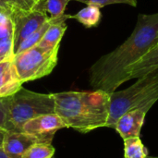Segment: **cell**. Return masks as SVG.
Returning a JSON list of instances; mask_svg holds the SVG:
<instances>
[{"mask_svg":"<svg viewBox=\"0 0 158 158\" xmlns=\"http://www.w3.org/2000/svg\"><path fill=\"white\" fill-rule=\"evenodd\" d=\"M158 12L139 14L135 28L128 39L116 49L102 56L89 69L93 90L111 94L124 83L126 71L156 44Z\"/></svg>","mask_w":158,"mask_h":158,"instance_id":"1","label":"cell"},{"mask_svg":"<svg viewBox=\"0 0 158 158\" xmlns=\"http://www.w3.org/2000/svg\"><path fill=\"white\" fill-rule=\"evenodd\" d=\"M55 114L66 125L81 133L106 128L109 115V94L93 90L53 94Z\"/></svg>","mask_w":158,"mask_h":158,"instance_id":"2","label":"cell"},{"mask_svg":"<svg viewBox=\"0 0 158 158\" xmlns=\"http://www.w3.org/2000/svg\"><path fill=\"white\" fill-rule=\"evenodd\" d=\"M158 96V69L137 79L130 87L109 94V115L106 128L114 129L118 119L127 111Z\"/></svg>","mask_w":158,"mask_h":158,"instance_id":"3","label":"cell"},{"mask_svg":"<svg viewBox=\"0 0 158 158\" xmlns=\"http://www.w3.org/2000/svg\"><path fill=\"white\" fill-rule=\"evenodd\" d=\"M53 113H55L53 94H39L22 87L11 96L6 131H20L21 127L27 121Z\"/></svg>","mask_w":158,"mask_h":158,"instance_id":"4","label":"cell"},{"mask_svg":"<svg viewBox=\"0 0 158 158\" xmlns=\"http://www.w3.org/2000/svg\"><path fill=\"white\" fill-rule=\"evenodd\" d=\"M59 46L43 48L38 45L16 54L13 63L19 81H34L49 75L57 64Z\"/></svg>","mask_w":158,"mask_h":158,"instance_id":"5","label":"cell"},{"mask_svg":"<svg viewBox=\"0 0 158 158\" xmlns=\"http://www.w3.org/2000/svg\"><path fill=\"white\" fill-rule=\"evenodd\" d=\"M14 25V53L27 37L36 31L49 19L44 9V0H41L37 6L29 11L14 9L10 15Z\"/></svg>","mask_w":158,"mask_h":158,"instance_id":"6","label":"cell"},{"mask_svg":"<svg viewBox=\"0 0 158 158\" xmlns=\"http://www.w3.org/2000/svg\"><path fill=\"white\" fill-rule=\"evenodd\" d=\"M157 101L158 96H154L139 106L127 111L118 119L114 130L119 134L122 140L129 137L140 136L146 115Z\"/></svg>","mask_w":158,"mask_h":158,"instance_id":"7","label":"cell"},{"mask_svg":"<svg viewBox=\"0 0 158 158\" xmlns=\"http://www.w3.org/2000/svg\"><path fill=\"white\" fill-rule=\"evenodd\" d=\"M66 125L63 120L55 113L43 115L32 118L21 127L20 131L35 136L41 143H52L54 135L61 129H65Z\"/></svg>","mask_w":158,"mask_h":158,"instance_id":"8","label":"cell"},{"mask_svg":"<svg viewBox=\"0 0 158 158\" xmlns=\"http://www.w3.org/2000/svg\"><path fill=\"white\" fill-rule=\"evenodd\" d=\"M41 143L35 136L21 131H6L2 148L4 151L15 158H20L21 156L33 144Z\"/></svg>","mask_w":158,"mask_h":158,"instance_id":"9","label":"cell"},{"mask_svg":"<svg viewBox=\"0 0 158 158\" xmlns=\"http://www.w3.org/2000/svg\"><path fill=\"white\" fill-rule=\"evenodd\" d=\"M156 69H158V44L154 45L138 62L128 69L124 77V83L133 79L142 78Z\"/></svg>","mask_w":158,"mask_h":158,"instance_id":"10","label":"cell"},{"mask_svg":"<svg viewBox=\"0 0 158 158\" xmlns=\"http://www.w3.org/2000/svg\"><path fill=\"white\" fill-rule=\"evenodd\" d=\"M13 59L0 63V97H9L14 95L22 88Z\"/></svg>","mask_w":158,"mask_h":158,"instance_id":"11","label":"cell"},{"mask_svg":"<svg viewBox=\"0 0 158 158\" xmlns=\"http://www.w3.org/2000/svg\"><path fill=\"white\" fill-rule=\"evenodd\" d=\"M70 15L64 14L62 17L55 19V21L50 25L44 36L41 40V42L37 44L43 48H55L60 45V41L67 30L66 19H69Z\"/></svg>","mask_w":158,"mask_h":158,"instance_id":"12","label":"cell"},{"mask_svg":"<svg viewBox=\"0 0 158 158\" xmlns=\"http://www.w3.org/2000/svg\"><path fill=\"white\" fill-rule=\"evenodd\" d=\"M69 19H74L87 28L96 27L102 19V13L99 7L95 6L87 5L84 8L81 9L78 13L70 15Z\"/></svg>","mask_w":158,"mask_h":158,"instance_id":"13","label":"cell"},{"mask_svg":"<svg viewBox=\"0 0 158 158\" xmlns=\"http://www.w3.org/2000/svg\"><path fill=\"white\" fill-rule=\"evenodd\" d=\"M124 158H148V149L143 143L140 136L123 139Z\"/></svg>","mask_w":158,"mask_h":158,"instance_id":"14","label":"cell"},{"mask_svg":"<svg viewBox=\"0 0 158 158\" xmlns=\"http://www.w3.org/2000/svg\"><path fill=\"white\" fill-rule=\"evenodd\" d=\"M54 21H55V19H48V20L44 25H42L36 31H34L32 34H31L29 37H27L24 41L21 42V44L18 47L17 51L15 52V55L36 46L41 42V40L44 36V33L46 32V31L48 30V28Z\"/></svg>","mask_w":158,"mask_h":158,"instance_id":"15","label":"cell"},{"mask_svg":"<svg viewBox=\"0 0 158 158\" xmlns=\"http://www.w3.org/2000/svg\"><path fill=\"white\" fill-rule=\"evenodd\" d=\"M55 148L49 143H36L31 146L20 158H53Z\"/></svg>","mask_w":158,"mask_h":158,"instance_id":"16","label":"cell"},{"mask_svg":"<svg viewBox=\"0 0 158 158\" xmlns=\"http://www.w3.org/2000/svg\"><path fill=\"white\" fill-rule=\"evenodd\" d=\"M70 0H44V9L49 19H57L64 15L67 5Z\"/></svg>","mask_w":158,"mask_h":158,"instance_id":"17","label":"cell"},{"mask_svg":"<svg viewBox=\"0 0 158 158\" xmlns=\"http://www.w3.org/2000/svg\"><path fill=\"white\" fill-rule=\"evenodd\" d=\"M15 56L13 37L0 40V63L11 60Z\"/></svg>","mask_w":158,"mask_h":158,"instance_id":"18","label":"cell"},{"mask_svg":"<svg viewBox=\"0 0 158 158\" xmlns=\"http://www.w3.org/2000/svg\"><path fill=\"white\" fill-rule=\"evenodd\" d=\"M75 1L81 2L86 5L95 6L99 8L113 4H126L133 7L137 6V0H75Z\"/></svg>","mask_w":158,"mask_h":158,"instance_id":"19","label":"cell"},{"mask_svg":"<svg viewBox=\"0 0 158 158\" xmlns=\"http://www.w3.org/2000/svg\"><path fill=\"white\" fill-rule=\"evenodd\" d=\"M11 103V96L9 97H0V131H6L9 107Z\"/></svg>","mask_w":158,"mask_h":158,"instance_id":"20","label":"cell"},{"mask_svg":"<svg viewBox=\"0 0 158 158\" xmlns=\"http://www.w3.org/2000/svg\"><path fill=\"white\" fill-rule=\"evenodd\" d=\"M14 35V25L10 17L2 15L0 19V40L13 37Z\"/></svg>","mask_w":158,"mask_h":158,"instance_id":"21","label":"cell"},{"mask_svg":"<svg viewBox=\"0 0 158 158\" xmlns=\"http://www.w3.org/2000/svg\"><path fill=\"white\" fill-rule=\"evenodd\" d=\"M5 1L14 9H19L25 11L32 10L38 4L34 0H5Z\"/></svg>","mask_w":158,"mask_h":158,"instance_id":"22","label":"cell"},{"mask_svg":"<svg viewBox=\"0 0 158 158\" xmlns=\"http://www.w3.org/2000/svg\"><path fill=\"white\" fill-rule=\"evenodd\" d=\"M13 11H14V8L10 6L5 0H0V13L1 14L10 17Z\"/></svg>","mask_w":158,"mask_h":158,"instance_id":"23","label":"cell"},{"mask_svg":"<svg viewBox=\"0 0 158 158\" xmlns=\"http://www.w3.org/2000/svg\"><path fill=\"white\" fill-rule=\"evenodd\" d=\"M0 158H15L9 155H7L2 147H0Z\"/></svg>","mask_w":158,"mask_h":158,"instance_id":"24","label":"cell"},{"mask_svg":"<svg viewBox=\"0 0 158 158\" xmlns=\"http://www.w3.org/2000/svg\"><path fill=\"white\" fill-rule=\"evenodd\" d=\"M5 133H6V131H0V147H2V145H3Z\"/></svg>","mask_w":158,"mask_h":158,"instance_id":"25","label":"cell"},{"mask_svg":"<svg viewBox=\"0 0 158 158\" xmlns=\"http://www.w3.org/2000/svg\"><path fill=\"white\" fill-rule=\"evenodd\" d=\"M148 158H158V156H149Z\"/></svg>","mask_w":158,"mask_h":158,"instance_id":"26","label":"cell"},{"mask_svg":"<svg viewBox=\"0 0 158 158\" xmlns=\"http://www.w3.org/2000/svg\"><path fill=\"white\" fill-rule=\"evenodd\" d=\"M34 1H35V2H37V3H39V2H40L41 0H34Z\"/></svg>","mask_w":158,"mask_h":158,"instance_id":"27","label":"cell"},{"mask_svg":"<svg viewBox=\"0 0 158 158\" xmlns=\"http://www.w3.org/2000/svg\"><path fill=\"white\" fill-rule=\"evenodd\" d=\"M156 44H158V37H157V40H156Z\"/></svg>","mask_w":158,"mask_h":158,"instance_id":"28","label":"cell"},{"mask_svg":"<svg viewBox=\"0 0 158 158\" xmlns=\"http://www.w3.org/2000/svg\"><path fill=\"white\" fill-rule=\"evenodd\" d=\"M53 158H55V157H53Z\"/></svg>","mask_w":158,"mask_h":158,"instance_id":"29","label":"cell"}]
</instances>
